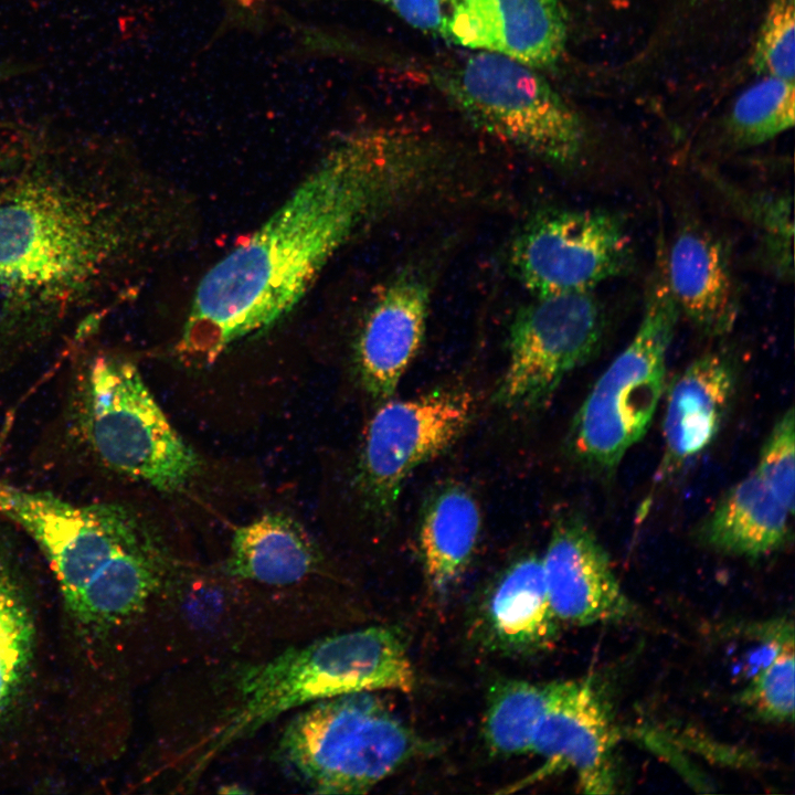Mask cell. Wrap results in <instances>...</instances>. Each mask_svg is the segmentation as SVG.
<instances>
[{"label": "cell", "instance_id": "6da1fadb", "mask_svg": "<svg viewBox=\"0 0 795 795\" xmlns=\"http://www.w3.org/2000/svg\"><path fill=\"white\" fill-rule=\"evenodd\" d=\"M438 144L398 127L342 136L287 199L201 279L177 352L208 364L286 316L361 230L442 176Z\"/></svg>", "mask_w": 795, "mask_h": 795}, {"label": "cell", "instance_id": "7a4b0ae2", "mask_svg": "<svg viewBox=\"0 0 795 795\" xmlns=\"http://www.w3.org/2000/svg\"><path fill=\"white\" fill-rule=\"evenodd\" d=\"M414 683L404 639L386 626L341 632L225 665L190 703L186 730L168 752V773L186 788L224 751L288 712L353 692H409Z\"/></svg>", "mask_w": 795, "mask_h": 795}, {"label": "cell", "instance_id": "3957f363", "mask_svg": "<svg viewBox=\"0 0 795 795\" xmlns=\"http://www.w3.org/2000/svg\"><path fill=\"white\" fill-rule=\"evenodd\" d=\"M0 515L35 541L71 616L88 633L141 618L183 570L151 523L123 502L75 504L0 481Z\"/></svg>", "mask_w": 795, "mask_h": 795}, {"label": "cell", "instance_id": "277c9868", "mask_svg": "<svg viewBox=\"0 0 795 795\" xmlns=\"http://www.w3.org/2000/svg\"><path fill=\"white\" fill-rule=\"evenodd\" d=\"M117 244L108 216L75 191L32 179L0 194V283L55 300L94 280Z\"/></svg>", "mask_w": 795, "mask_h": 795}, {"label": "cell", "instance_id": "5b68a950", "mask_svg": "<svg viewBox=\"0 0 795 795\" xmlns=\"http://www.w3.org/2000/svg\"><path fill=\"white\" fill-rule=\"evenodd\" d=\"M72 423L105 468L167 494L181 492L201 463L171 425L137 367L102 354L76 380Z\"/></svg>", "mask_w": 795, "mask_h": 795}, {"label": "cell", "instance_id": "8992f818", "mask_svg": "<svg viewBox=\"0 0 795 795\" xmlns=\"http://www.w3.org/2000/svg\"><path fill=\"white\" fill-rule=\"evenodd\" d=\"M431 749L372 691H362L295 711L275 753L310 792L362 794Z\"/></svg>", "mask_w": 795, "mask_h": 795}, {"label": "cell", "instance_id": "52a82bcc", "mask_svg": "<svg viewBox=\"0 0 795 795\" xmlns=\"http://www.w3.org/2000/svg\"><path fill=\"white\" fill-rule=\"evenodd\" d=\"M638 328L596 380L575 413L569 449L584 466L615 468L646 434L665 388L667 357L679 310L658 246Z\"/></svg>", "mask_w": 795, "mask_h": 795}, {"label": "cell", "instance_id": "ba28073f", "mask_svg": "<svg viewBox=\"0 0 795 795\" xmlns=\"http://www.w3.org/2000/svg\"><path fill=\"white\" fill-rule=\"evenodd\" d=\"M434 78L485 132L556 166L581 158L585 132L580 118L536 68L478 51Z\"/></svg>", "mask_w": 795, "mask_h": 795}, {"label": "cell", "instance_id": "9c48e42d", "mask_svg": "<svg viewBox=\"0 0 795 795\" xmlns=\"http://www.w3.org/2000/svg\"><path fill=\"white\" fill-rule=\"evenodd\" d=\"M475 411V395L463 389L381 402L367 426L358 459L357 487L365 509L388 521L407 477L455 444Z\"/></svg>", "mask_w": 795, "mask_h": 795}, {"label": "cell", "instance_id": "30bf717a", "mask_svg": "<svg viewBox=\"0 0 795 795\" xmlns=\"http://www.w3.org/2000/svg\"><path fill=\"white\" fill-rule=\"evenodd\" d=\"M630 237L610 212L555 209L539 213L517 235L510 264L534 296L592 293L627 273L633 263Z\"/></svg>", "mask_w": 795, "mask_h": 795}, {"label": "cell", "instance_id": "8fae6325", "mask_svg": "<svg viewBox=\"0 0 795 795\" xmlns=\"http://www.w3.org/2000/svg\"><path fill=\"white\" fill-rule=\"evenodd\" d=\"M603 311L592 293L536 299L516 315L495 401L512 411L547 404L563 379L597 351Z\"/></svg>", "mask_w": 795, "mask_h": 795}, {"label": "cell", "instance_id": "7c38bea8", "mask_svg": "<svg viewBox=\"0 0 795 795\" xmlns=\"http://www.w3.org/2000/svg\"><path fill=\"white\" fill-rule=\"evenodd\" d=\"M617 740L611 708L592 679L545 685V701L530 746V753L545 760L536 777L570 768L583 793H614Z\"/></svg>", "mask_w": 795, "mask_h": 795}, {"label": "cell", "instance_id": "4fadbf2b", "mask_svg": "<svg viewBox=\"0 0 795 795\" xmlns=\"http://www.w3.org/2000/svg\"><path fill=\"white\" fill-rule=\"evenodd\" d=\"M552 610L561 624L618 623L634 613L610 558L581 518L559 519L541 558Z\"/></svg>", "mask_w": 795, "mask_h": 795}, {"label": "cell", "instance_id": "5bb4252c", "mask_svg": "<svg viewBox=\"0 0 795 795\" xmlns=\"http://www.w3.org/2000/svg\"><path fill=\"white\" fill-rule=\"evenodd\" d=\"M446 39L506 55L533 68L561 56L565 14L558 0H442Z\"/></svg>", "mask_w": 795, "mask_h": 795}, {"label": "cell", "instance_id": "9a60e30c", "mask_svg": "<svg viewBox=\"0 0 795 795\" xmlns=\"http://www.w3.org/2000/svg\"><path fill=\"white\" fill-rule=\"evenodd\" d=\"M431 290L423 277L402 274L386 284L367 311L354 358L365 392L391 399L424 340Z\"/></svg>", "mask_w": 795, "mask_h": 795}, {"label": "cell", "instance_id": "2e32d148", "mask_svg": "<svg viewBox=\"0 0 795 795\" xmlns=\"http://www.w3.org/2000/svg\"><path fill=\"white\" fill-rule=\"evenodd\" d=\"M667 283L679 312L707 336L730 332L739 315V294L722 242L698 224L678 230L665 246Z\"/></svg>", "mask_w": 795, "mask_h": 795}, {"label": "cell", "instance_id": "e0dca14e", "mask_svg": "<svg viewBox=\"0 0 795 795\" xmlns=\"http://www.w3.org/2000/svg\"><path fill=\"white\" fill-rule=\"evenodd\" d=\"M541 558L522 555L490 586L478 615V635L488 649L511 656L548 649L559 635Z\"/></svg>", "mask_w": 795, "mask_h": 795}, {"label": "cell", "instance_id": "ac0fdd59", "mask_svg": "<svg viewBox=\"0 0 795 795\" xmlns=\"http://www.w3.org/2000/svg\"><path fill=\"white\" fill-rule=\"evenodd\" d=\"M736 373L723 353L695 359L670 388L662 424L666 470L679 468L716 439L733 399Z\"/></svg>", "mask_w": 795, "mask_h": 795}, {"label": "cell", "instance_id": "d6986e66", "mask_svg": "<svg viewBox=\"0 0 795 795\" xmlns=\"http://www.w3.org/2000/svg\"><path fill=\"white\" fill-rule=\"evenodd\" d=\"M321 553L292 517L265 513L235 529L223 571L230 579L288 587L318 573Z\"/></svg>", "mask_w": 795, "mask_h": 795}, {"label": "cell", "instance_id": "ffe728a7", "mask_svg": "<svg viewBox=\"0 0 795 795\" xmlns=\"http://www.w3.org/2000/svg\"><path fill=\"white\" fill-rule=\"evenodd\" d=\"M792 516L753 470L721 497L703 521L700 534L717 551L760 558L785 544Z\"/></svg>", "mask_w": 795, "mask_h": 795}, {"label": "cell", "instance_id": "44dd1931", "mask_svg": "<svg viewBox=\"0 0 795 795\" xmlns=\"http://www.w3.org/2000/svg\"><path fill=\"white\" fill-rule=\"evenodd\" d=\"M480 509L470 490L447 481L427 497L418 524V547L431 587L445 592L464 572L479 538Z\"/></svg>", "mask_w": 795, "mask_h": 795}, {"label": "cell", "instance_id": "7402d4cb", "mask_svg": "<svg viewBox=\"0 0 795 795\" xmlns=\"http://www.w3.org/2000/svg\"><path fill=\"white\" fill-rule=\"evenodd\" d=\"M11 548L0 531V724L23 687L35 640L33 615Z\"/></svg>", "mask_w": 795, "mask_h": 795}, {"label": "cell", "instance_id": "603a6c76", "mask_svg": "<svg viewBox=\"0 0 795 795\" xmlns=\"http://www.w3.org/2000/svg\"><path fill=\"white\" fill-rule=\"evenodd\" d=\"M545 701V685L501 680L489 691L484 739L494 755L530 753L531 739Z\"/></svg>", "mask_w": 795, "mask_h": 795}, {"label": "cell", "instance_id": "cb8c5ba5", "mask_svg": "<svg viewBox=\"0 0 795 795\" xmlns=\"http://www.w3.org/2000/svg\"><path fill=\"white\" fill-rule=\"evenodd\" d=\"M772 655L740 695L753 716L768 722L794 720V628L786 621L763 628Z\"/></svg>", "mask_w": 795, "mask_h": 795}, {"label": "cell", "instance_id": "d4e9b609", "mask_svg": "<svg viewBox=\"0 0 795 795\" xmlns=\"http://www.w3.org/2000/svg\"><path fill=\"white\" fill-rule=\"evenodd\" d=\"M794 125V82L766 76L735 100L728 127L739 146L767 141Z\"/></svg>", "mask_w": 795, "mask_h": 795}, {"label": "cell", "instance_id": "484cf974", "mask_svg": "<svg viewBox=\"0 0 795 795\" xmlns=\"http://www.w3.org/2000/svg\"><path fill=\"white\" fill-rule=\"evenodd\" d=\"M734 206L761 232L765 253L783 275L793 273V201L776 193H749L720 183Z\"/></svg>", "mask_w": 795, "mask_h": 795}, {"label": "cell", "instance_id": "4316f807", "mask_svg": "<svg viewBox=\"0 0 795 795\" xmlns=\"http://www.w3.org/2000/svg\"><path fill=\"white\" fill-rule=\"evenodd\" d=\"M794 0H773L762 24L753 53L756 72L794 82Z\"/></svg>", "mask_w": 795, "mask_h": 795}, {"label": "cell", "instance_id": "83f0119b", "mask_svg": "<svg viewBox=\"0 0 795 795\" xmlns=\"http://www.w3.org/2000/svg\"><path fill=\"white\" fill-rule=\"evenodd\" d=\"M789 407L775 422L764 442L755 471L781 502L794 513L795 422Z\"/></svg>", "mask_w": 795, "mask_h": 795}, {"label": "cell", "instance_id": "f1b7e54d", "mask_svg": "<svg viewBox=\"0 0 795 795\" xmlns=\"http://www.w3.org/2000/svg\"><path fill=\"white\" fill-rule=\"evenodd\" d=\"M386 7L406 23L446 39V15L442 0H369Z\"/></svg>", "mask_w": 795, "mask_h": 795}, {"label": "cell", "instance_id": "f546056e", "mask_svg": "<svg viewBox=\"0 0 795 795\" xmlns=\"http://www.w3.org/2000/svg\"><path fill=\"white\" fill-rule=\"evenodd\" d=\"M231 9H234L240 15L252 18L256 17L258 11L263 9L269 0H225Z\"/></svg>", "mask_w": 795, "mask_h": 795}, {"label": "cell", "instance_id": "4dcf8cb0", "mask_svg": "<svg viewBox=\"0 0 795 795\" xmlns=\"http://www.w3.org/2000/svg\"><path fill=\"white\" fill-rule=\"evenodd\" d=\"M30 68L28 65L24 64H18V63H2L0 64V84L13 78L15 76H19L25 72H28Z\"/></svg>", "mask_w": 795, "mask_h": 795}]
</instances>
